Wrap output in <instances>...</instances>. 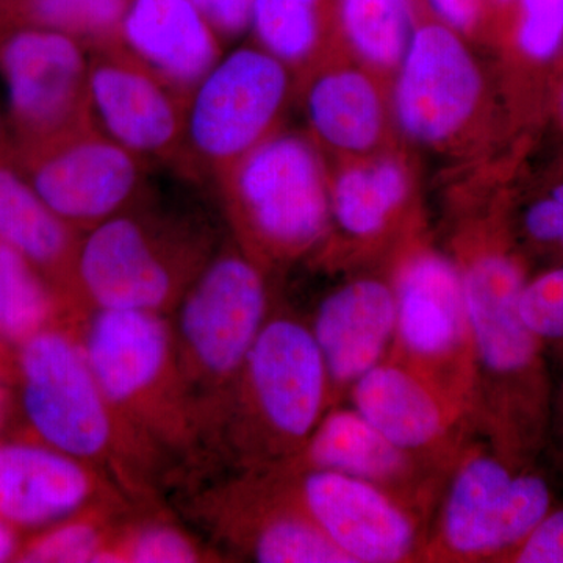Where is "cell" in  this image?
<instances>
[{
  "label": "cell",
  "mask_w": 563,
  "mask_h": 563,
  "mask_svg": "<svg viewBox=\"0 0 563 563\" xmlns=\"http://www.w3.org/2000/svg\"><path fill=\"white\" fill-rule=\"evenodd\" d=\"M333 11L352 51L374 68H396L417 29L415 0H333Z\"/></svg>",
  "instance_id": "d4e9b609"
},
{
  "label": "cell",
  "mask_w": 563,
  "mask_h": 563,
  "mask_svg": "<svg viewBox=\"0 0 563 563\" xmlns=\"http://www.w3.org/2000/svg\"><path fill=\"white\" fill-rule=\"evenodd\" d=\"M21 544L16 529L0 518V562L13 561L20 555Z\"/></svg>",
  "instance_id": "74e56055"
},
{
  "label": "cell",
  "mask_w": 563,
  "mask_h": 563,
  "mask_svg": "<svg viewBox=\"0 0 563 563\" xmlns=\"http://www.w3.org/2000/svg\"><path fill=\"white\" fill-rule=\"evenodd\" d=\"M562 110H563V98H562Z\"/></svg>",
  "instance_id": "7bdbcfd3"
},
{
  "label": "cell",
  "mask_w": 563,
  "mask_h": 563,
  "mask_svg": "<svg viewBox=\"0 0 563 563\" xmlns=\"http://www.w3.org/2000/svg\"><path fill=\"white\" fill-rule=\"evenodd\" d=\"M198 544L174 526L152 523L125 533L110 544L102 562L192 563L201 562Z\"/></svg>",
  "instance_id": "4dcf8cb0"
},
{
  "label": "cell",
  "mask_w": 563,
  "mask_h": 563,
  "mask_svg": "<svg viewBox=\"0 0 563 563\" xmlns=\"http://www.w3.org/2000/svg\"><path fill=\"white\" fill-rule=\"evenodd\" d=\"M98 488L87 462L49 444H0V518L14 529L68 520L91 503Z\"/></svg>",
  "instance_id": "44dd1931"
},
{
  "label": "cell",
  "mask_w": 563,
  "mask_h": 563,
  "mask_svg": "<svg viewBox=\"0 0 563 563\" xmlns=\"http://www.w3.org/2000/svg\"><path fill=\"white\" fill-rule=\"evenodd\" d=\"M146 198L81 236L70 292L95 309L162 313L211 258L196 225L147 209Z\"/></svg>",
  "instance_id": "277c9868"
},
{
  "label": "cell",
  "mask_w": 563,
  "mask_h": 563,
  "mask_svg": "<svg viewBox=\"0 0 563 563\" xmlns=\"http://www.w3.org/2000/svg\"><path fill=\"white\" fill-rule=\"evenodd\" d=\"M390 279L396 328L387 358L431 377L472 412V340L457 262L415 244L396 258Z\"/></svg>",
  "instance_id": "52a82bcc"
},
{
  "label": "cell",
  "mask_w": 563,
  "mask_h": 563,
  "mask_svg": "<svg viewBox=\"0 0 563 563\" xmlns=\"http://www.w3.org/2000/svg\"><path fill=\"white\" fill-rule=\"evenodd\" d=\"M269 470L351 563L422 562L429 523L390 493L342 473Z\"/></svg>",
  "instance_id": "7c38bea8"
},
{
  "label": "cell",
  "mask_w": 563,
  "mask_h": 563,
  "mask_svg": "<svg viewBox=\"0 0 563 563\" xmlns=\"http://www.w3.org/2000/svg\"><path fill=\"white\" fill-rule=\"evenodd\" d=\"M517 44L533 62H548L563 46V0H515Z\"/></svg>",
  "instance_id": "1f68e13d"
},
{
  "label": "cell",
  "mask_w": 563,
  "mask_h": 563,
  "mask_svg": "<svg viewBox=\"0 0 563 563\" xmlns=\"http://www.w3.org/2000/svg\"><path fill=\"white\" fill-rule=\"evenodd\" d=\"M221 40L242 35L251 25L252 0H191Z\"/></svg>",
  "instance_id": "e575fe53"
},
{
  "label": "cell",
  "mask_w": 563,
  "mask_h": 563,
  "mask_svg": "<svg viewBox=\"0 0 563 563\" xmlns=\"http://www.w3.org/2000/svg\"><path fill=\"white\" fill-rule=\"evenodd\" d=\"M7 147H10L9 131H7L5 121L0 117V152L5 151Z\"/></svg>",
  "instance_id": "ab89813d"
},
{
  "label": "cell",
  "mask_w": 563,
  "mask_h": 563,
  "mask_svg": "<svg viewBox=\"0 0 563 563\" xmlns=\"http://www.w3.org/2000/svg\"><path fill=\"white\" fill-rule=\"evenodd\" d=\"M228 536L247 561L351 563L320 531L276 470H255L232 488Z\"/></svg>",
  "instance_id": "d6986e66"
},
{
  "label": "cell",
  "mask_w": 563,
  "mask_h": 563,
  "mask_svg": "<svg viewBox=\"0 0 563 563\" xmlns=\"http://www.w3.org/2000/svg\"><path fill=\"white\" fill-rule=\"evenodd\" d=\"M0 77L11 147L33 146L95 124L88 51L60 32L0 21Z\"/></svg>",
  "instance_id": "ba28073f"
},
{
  "label": "cell",
  "mask_w": 563,
  "mask_h": 563,
  "mask_svg": "<svg viewBox=\"0 0 563 563\" xmlns=\"http://www.w3.org/2000/svg\"><path fill=\"white\" fill-rule=\"evenodd\" d=\"M38 0H0V21H10Z\"/></svg>",
  "instance_id": "f35d334b"
},
{
  "label": "cell",
  "mask_w": 563,
  "mask_h": 563,
  "mask_svg": "<svg viewBox=\"0 0 563 563\" xmlns=\"http://www.w3.org/2000/svg\"><path fill=\"white\" fill-rule=\"evenodd\" d=\"M290 92V68L261 46L221 57L188 99L173 168L188 180H217L276 133Z\"/></svg>",
  "instance_id": "8992f818"
},
{
  "label": "cell",
  "mask_w": 563,
  "mask_h": 563,
  "mask_svg": "<svg viewBox=\"0 0 563 563\" xmlns=\"http://www.w3.org/2000/svg\"><path fill=\"white\" fill-rule=\"evenodd\" d=\"M501 563H563V501L555 499L539 525Z\"/></svg>",
  "instance_id": "d6a6232c"
},
{
  "label": "cell",
  "mask_w": 563,
  "mask_h": 563,
  "mask_svg": "<svg viewBox=\"0 0 563 563\" xmlns=\"http://www.w3.org/2000/svg\"><path fill=\"white\" fill-rule=\"evenodd\" d=\"M111 539L98 518L79 514L49 526V531L35 537L21 548L18 561L32 563L101 562Z\"/></svg>",
  "instance_id": "f1b7e54d"
},
{
  "label": "cell",
  "mask_w": 563,
  "mask_h": 563,
  "mask_svg": "<svg viewBox=\"0 0 563 563\" xmlns=\"http://www.w3.org/2000/svg\"><path fill=\"white\" fill-rule=\"evenodd\" d=\"M118 44L190 99L221 60V38L191 0H131Z\"/></svg>",
  "instance_id": "ffe728a7"
},
{
  "label": "cell",
  "mask_w": 563,
  "mask_h": 563,
  "mask_svg": "<svg viewBox=\"0 0 563 563\" xmlns=\"http://www.w3.org/2000/svg\"><path fill=\"white\" fill-rule=\"evenodd\" d=\"M20 347L22 407L41 442L87 463L109 457L120 417L99 387L80 340L46 328Z\"/></svg>",
  "instance_id": "8fae6325"
},
{
  "label": "cell",
  "mask_w": 563,
  "mask_h": 563,
  "mask_svg": "<svg viewBox=\"0 0 563 563\" xmlns=\"http://www.w3.org/2000/svg\"><path fill=\"white\" fill-rule=\"evenodd\" d=\"M555 499L553 483L540 466L512 468L473 437L448 474L422 562L501 563Z\"/></svg>",
  "instance_id": "5b68a950"
},
{
  "label": "cell",
  "mask_w": 563,
  "mask_h": 563,
  "mask_svg": "<svg viewBox=\"0 0 563 563\" xmlns=\"http://www.w3.org/2000/svg\"><path fill=\"white\" fill-rule=\"evenodd\" d=\"M396 68L393 110L404 135L439 144L472 120L483 76L459 32L443 22L417 25Z\"/></svg>",
  "instance_id": "9a60e30c"
},
{
  "label": "cell",
  "mask_w": 563,
  "mask_h": 563,
  "mask_svg": "<svg viewBox=\"0 0 563 563\" xmlns=\"http://www.w3.org/2000/svg\"><path fill=\"white\" fill-rule=\"evenodd\" d=\"M309 325L328 372L332 406L346 402L354 384L390 354L396 328L390 276L344 282L322 298Z\"/></svg>",
  "instance_id": "ac0fdd59"
},
{
  "label": "cell",
  "mask_w": 563,
  "mask_h": 563,
  "mask_svg": "<svg viewBox=\"0 0 563 563\" xmlns=\"http://www.w3.org/2000/svg\"><path fill=\"white\" fill-rule=\"evenodd\" d=\"M80 240V232L63 221L22 176L11 158V144L0 152V244L70 292Z\"/></svg>",
  "instance_id": "7402d4cb"
},
{
  "label": "cell",
  "mask_w": 563,
  "mask_h": 563,
  "mask_svg": "<svg viewBox=\"0 0 563 563\" xmlns=\"http://www.w3.org/2000/svg\"><path fill=\"white\" fill-rule=\"evenodd\" d=\"M521 231L533 246L563 255V184L525 210Z\"/></svg>",
  "instance_id": "836d02e7"
},
{
  "label": "cell",
  "mask_w": 563,
  "mask_h": 563,
  "mask_svg": "<svg viewBox=\"0 0 563 563\" xmlns=\"http://www.w3.org/2000/svg\"><path fill=\"white\" fill-rule=\"evenodd\" d=\"M280 466L357 477L390 493L428 523L450 474L396 446L344 402L332 406L301 450Z\"/></svg>",
  "instance_id": "2e32d148"
},
{
  "label": "cell",
  "mask_w": 563,
  "mask_h": 563,
  "mask_svg": "<svg viewBox=\"0 0 563 563\" xmlns=\"http://www.w3.org/2000/svg\"><path fill=\"white\" fill-rule=\"evenodd\" d=\"M11 158L36 195L80 233L147 196L146 163L95 124L11 147Z\"/></svg>",
  "instance_id": "9c48e42d"
},
{
  "label": "cell",
  "mask_w": 563,
  "mask_h": 563,
  "mask_svg": "<svg viewBox=\"0 0 563 563\" xmlns=\"http://www.w3.org/2000/svg\"><path fill=\"white\" fill-rule=\"evenodd\" d=\"M88 92L99 131L147 166H174L184 139L187 98L118 43L88 52Z\"/></svg>",
  "instance_id": "5bb4252c"
},
{
  "label": "cell",
  "mask_w": 563,
  "mask_h": 563,
  "mask_svg": "<svg viewBox=\"0 0 563 563\" xmlns=\"http://www.w3.org/2000/svg\"><path fill=\"white\" fill-rule=\"evenodd\" d=\"M180 299L181 358L199 379L231 393L272 313L265 272L231 247L207 262Z\"/></svg>",
  "instance_id": "30bf717a"
},
{
  "label": "cell",
  "mask_w": 563,
  "mask_h": 563,
  "mask_svg": "<svg viewBox=\"0 0 563 563\" xmlns=\"http://www.w3.org/2000/svg\"><path fill=\"white\" fill-rule=\"evenodd\" d=\"M520 312L539 339L553 372L563 369V263L528 279Z\"/></svg>",
  "instance_id": "f546056e"
},
{
  "label": "cell",
  "mask_w": 563,
  "mask_h": 563,
  "mask_svg": "<svg viewBox=\"0 0 563 563\" xmlns=\"http://www.w3.org/2000/svg\"><path fill=\"white\" fill-rule=\"evenodd\" d=\"M120 418H140L174 380V336L162 313L96 309L80 340Z\"/></svg>",
  "instance_id": "e0dca14e"
},
{
  "label": "cell",
  "mask_w": 563,
  "mask_h": 563,
  "mask_svg": "<svg viewBox=\"0 0 563 563\" xmlns=\"http://www.w3.org/2000/svg\"><path fill=\"white\" fill-rule=\"evenodd\" d=\"M314 136L343 154L374 150L384 132L383 98L365 73L352 68L322 70L303 95Z\"/></svg>",
  "instance_id": "603a6c76"
},
{
  "label": "cell",
  "mask_w": 563,
  "mask_h": 563,
  "mask_svg": "<svg viewBox=\"0 0 563 563\" xmlns=\"http://www.w3.org/2000/svg\"><path fill=\"white\" fill-rule=\"evenodd\" d=\"M332 407L309 322L269 313L229 393L232 440L246 472L295 457Z\"/></svg>",
  "instance_id": "7a4b0ae2"
},
{
  "label": "cell",
  "mask_w": 563,
  "mask_h": 563,
  "mask_svg": "<svg viewBox=\"0 0 563 563\" xmlns=\"http://www.w3.org/2000/svg\"><path fill=\"white\" fill-rule=\"evenodd\" d=\"M485 2L487 0H428L440 22L459 33L473 31L479 24Z\"/></svg>",
  "instance_id": "d590c367"
},
{
  "label": "cell",
  "mask_w": 563,
  "mask_h": 563,
  "mask_svg": "<svg viewBox=\"0 0 563 563\" xmlns=\"http://www.w3.org/2000/svg\"><path fill=\"white\" fill-rule=\"evenodd\" d=\"M7 396L3 391L2 385H0V422L3 420V413H5Z\"/></svg>",
  "instance_id": "60d3db41"
},
{
  "label": "cell",
  "mask_w": 563,
  "mask_h": 563,
  "mask_svg": "<svg viewBox=\"0 0 563 563\" xmlns=\"http://www.w3.org/2000/svg\"><path fill=\"white\" fill-rule=\"evenodd\" d=\"M333 0H252L258 46L288 68H302L322 46Z\"/></svg>",
  "instance_id": "484cf974"
},
{
  "label": "cell",
  "mask_w": 563,
  "mask_h": 563,
  "mask_svg": "<svg viewBox=\"0 0 563 563\" xmlns=\"http://www.w3.org/2000/svg\"><path fill=\"white\" fill-rule=\"evenodd\" d=\"M217 181L240 250L263 272L302 257L331 232L324 166L299 133H274Z\"/></svg>",
  "instance_id": "3957f363"
},
{
  "label": "cell",
  "mask_w": 563,
  "mask_h": 563,
  "mask_svg": "<svg viewBox=\"0 0 563 563\" xmlns=\"http://www.w3.org/2000/svg\"><path fill=\"white\" fill-rule=\"evenodd\" d=\"M396 446L451 472L476 437L468 404L401 362L385 358L351 388L346 399Z\"/></svg>",
  "instance_id": "4fadbf2b"
},
{
  "label": "cell",
  "mask_w": 563,
  "mask_h": 563,
  "mask_svg": "<svg viewBox=\"0 0 563 563\" xmlns=\"http://www.w3.org/2000/svg\"><path fill=\"white\" fill-rule=\"evenodd\" d=\"M409 191L406 168L395 158L343 169L329 184L331 231L357 246L376 244L398 220Z\"/></svg>",
  "instance_id": "cb8c5ba5"
},
{
  "label": "cell",
  "mask_w": 563,
  "mask_h": 563,
  "mask_svg": "<svg viewBox=\"0 0 563 563\" xmlns=\"http://www.w3.org/2000/svg\"><path fill=\"white\" fill-rule=\"evenodd\" d=\"M493 3L499 9H506V7L514 5L515 0H493Z\"/></svg>",
  "instance_id": "b9f144b4"
},
{
  "label": "cell",
  "mask_w": 563,
  "mask_h": 563,
  "mask_svg": "<svg viewBox=\"0 0 563 563\" xmlns=\"http://www.w3.org/2000/svg\"><path fill=\"white\" fill-rule=\"evenodd\" d=\"M54 284L27 258L0 244V335L22 344L49 328L57 309Z\"/></svg>",
  "instance_id": "4316f807"
},
{
  "label": "cell",
  "mask_w": 563,
  "mask_h": 563,
  "mask_svg": "<svg viewBox=\"0 0 563 563\" xmlns=\"http://www.w3.org/2000/svg\"><path fill=\"white\" fill-rule=\"evenodd\" d=\"M457 262L472 340L474 433L507 465L539 466L547 446L554 372L520 312L529 277L501 239L459 240Z\"/></svg>",
  "instance_id": "6da1fadb"
},
{
  "label": "cell",
  "mask_w": 563,
  "mask_h": 563,
  "mask_svg": "<svg viewBox=\"0 0 563 563\" xmlns=\"http://www.w3.org/2000/svg\"><path fill=\"white\" fill-rule=\"evenodd\" d=\"M543 457L550 459L555 472L563 476V369L554 380L553 402H551L550 426Z\"/></svg>",
  "instance_id": "8d00e7d4"
},
{
  "label": "cell",
  "mask_w": 563,
  "mask_h": 563,
  "mask_svg": "<svg viewBox=\"0 0 563 563\" xmlns=\"http://www.w3.org/2000/svg\"><path fill=\"white\" fill-rule=\"evenodd\" d=\"M129 3L131 0H38L5 22L60 32L90 52L118 43Z\"/></svg>",
  "instance_id": "83f0119b"
}]
</instances>
